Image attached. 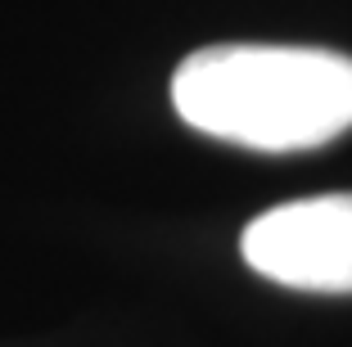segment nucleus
<instances>
[{
	"label": "nucleus",
	"mask_w": 352,
	"mask_h": 347,
	"mask_svg": "<svg viewBox=\"0 0 352 347\" xmlns=\"http://www.w3.org/2000/svg\"><path fill=\"white\" fill-rule=\"evenodd\" d=\"M172 109L226 144L316 149L352 126V59L316 45H208L176 68Z\"/></svg>",
	"instance_id": "nucleus-1"
},
{
	"label": "nucleus",
	"mask_w": 352,
	"mask_h": 347,
	"mask_svg": "<svg viewBox=\"0 0 352 347\" xmlns=\"http://www.w3.org/2000/svg\"><path fill=\"white\" fill-rule=\"evenodd\" d=\"M239 253L271 284L352 293V194L294 199L253 216Z\"/></svg>",
	"instance_id": "nucleus-2"
}]
</instances>
